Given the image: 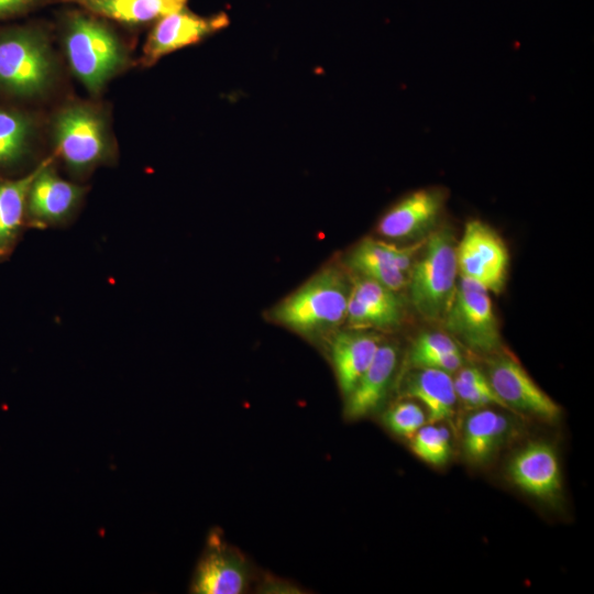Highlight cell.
<instances>
[{"label": "cell", "instance_id": "obj_1", "mask_svg": "<svg viewBox=\"0 0 594 594\" xmlns=\"http://www.w3.org/2000/svg\"><path fill=\"white\" fill-rule=\"evenodd\" d=\"M352 282L337 267H326L276 304L271 318L305 337L334 330L345 321Z\"/></svg>", "mask_w": 594, "mask_h": 594}, {"label": "cell", "instance_id": "obj_2", "mask_svg": "<svg viewBox=\"0 0 594 594\" xmlns=\"http://www.w3.org/2000/svg\"><path fill=\"white\" fill-rule=\"evenodd\" d=\"M54 63L45 33L34 25L0 28V99L21 103L43 95Z\"/></svg>", "mask_w": 594, "mask_h": 594}, {"label": "cell", "instance_id": "obj_3", "mask_svg": "<svg viewBox=\"0 0 594 594\" xmlns=\"http://www.w3.org/2000/svg\"><path fill=\"white\" fill-rule=\"evenodd\" d=\"M457 240L448 226L426 238L408 274L407 287L416 311L427 321L441 322L457 290Z\"/></svg>", "mask_w": 594, "mask_h": 594}, {"label": "cell", "instance_id": "obj_4", "mask_svg": "<svg viewBox=\"0 0 594 594\" xmlns=\"http://www.w3.org/2000/svg\"><path fill=\"white\" fill-rule=\"evenodd\" d=\"M64 44L74 74L92 92L99 91L127 62L117 34L101 20L72 12L64 23Z\"/></svg>", "mask_w": 594, "mask_h": 594}, {"label": "cell", "instance_id": "obj_5", "mask_svg": "<svg viewBox=\"0 0 594 594\" xmlns=\"http://www.w3.org/2000/svg\"><path fill=\"white\" fill-rule=\"evenodd\" d=\"M54 141L56 154L75 176L88 174L112 156L106 122L87 106H70L58 113Z\"/></svg>", "mask_w": 594, "mask_h": 594}, {"label": "cell", "instance_id": "obj_6", "mask_svg": "<svg viewBox=\"0 0 594 594\" xmlns=\"http://www.w3.org/2000/svg\"><path fill=\"white\" fill-rule=\"evenodd\" d=\"M441 323L455 341L477 354L488 356L502 350L490 292L475 282L460 277Z\"/></svg>", "mask_w": 594, "mask_h": 594}, {"label": "cell", "instance_id": "obj_7", "mask_svg": "<svg viewBox=\"0 0 594 594\" xmlns=\"http://www.w3.org/2000/svg\"><path fill=\"white\" fill-rule=\"evenodd\" d=\"M487 359L485 374L507 410L546 422L559 419L560 406L536 384L515 356L499 350Z\"/></svg>", "mask_w": 594, "mask_h": 594}, {"label": "cell", "instance_id": "obj_8", "mask_svg": "<svg viewBox=\"0 0 594 594\" xmlns=\"http://www.w3.org/2000/svg\"><path fill=\"white\" fill-rule=\"evenodd\" d=\"M460 277L483 286L488 292H503L509 264L508 250L498 233L480 219L469 220L457 242Z\"/></svg>", "mask_w": 594, "mask_h": 594}, {"label": "cell", "instance_id": "obj_9", "mask_svg": "<svg viewBox=\"0 0 594 594\" xmlns=\"http://www.w3.org/2000/svg\"><path fill=\"white\" fill-rule=\"evenodd\" d=\"M85 193V187L55 172L52 157L40 162L26 198L28 228L67 227L75 219Z\"/></svg>", "mask_w": 594, "mask_h": 594}, {"label": "cell", "instance_id": "obj_10", "mask_svg": "<svg viewBox=\"0 0 594 594\" xmlns=\"http://www.w3.org/2000/svg\"><path fill=\"white\" fill-rule=\"evenodd\" d=\"M426 238L406 246L365 238L352 249L346 264L359 275L398 293L407 286L409 271Z\"/></svg>", "mask_w": 594, "mask_h": 594}, {"label": "cell", "instance_id": "obj_11", "mask_svg": "<svg viewBox=\"0 0 594 594\" xmlns=\"http://www.w3.org/2000/svg\"><path fill=\"white\" fill-rule=\"evenodd\" d=\"M447 200L441 187L414 190L395 202L381 218L377 232L392 240H411L431 233Z\"/></svg>", "mask_w": 594, "mask_h": 594}, {"label": "cell", "instance_id": "obj_12", "mask_svg": "<svg viewBox=\"0 0 594 594\" xmlns=\"http://www.w3.org/2000/svg\"><path fill=\"white\" fill-rule=\"evenodd\" d=\"M509 480L536 499L556 504L562 495V474L554 448L534 441L517 451L507 465Z\"/></svg>", "mask_w": 594, "mask_h": 594}, {"label": "cell", "instance_id": "obj_13", "mask_svg": "<svg viewBox=\"0 0 594 594\" xmlns=\"http://www.w3.org/2000/svg\"><path fill=\"white\" fill-rule=\"evenodd\" d=\"M228 23L229 18L223 12L202 16L183 9L170 13L160 19L148 34L143 62L152 65L168 53L200 42Z\"/></svg>", "mask_w": 594, "mask_h": 594}, {"label": "cell", "instance_id": "obj_14", "mask_svg": "<svg viewBox=\"0 0 594 594\" xmlns=\"http://www.w3.org/2000/svg\"><path fill=\"white\" fill-rule=\"evenodd\" d=\"M36 136L34 117L19 103L0 99V176L25 173L32 158Z\"/></svg>", "mask_w": 594, "mask_h": 594}, {"label": "cell", "instance_id": "obj_15", "mask_svg": "<svg viewBox=\"0 0 594 594\" xmlns=\"http://www.w3.org/2000/svg\"><path fill=\"white\" fill-rule=\"evenodd\" d=\"M249 583L244 560L233 551L209 543L195 571L190 591L196 594H240Z\"/></svg>", "mask_w": 594, "mask_h": 594}, {"label": "cell", "instance_id": "obj_16", "mask_svg": "<svg viewBox=\"0 0 594 594\" xmlns=\"http://www.w3.org/2000/svg\"><path fill=\"white\" fill-rule=\"evenodd\" d=\"M381 343L377 333L359 328L340 331L332 338L331 361L339 387L345 397L373 361Z\"/></svg>", "mask_w": 594, "mask_h": 594}, {"label": "cell", "instance_id": "obj_17", "mask_svg": "<svg viewBox=\"0 0 594 594\" xmlns=\"http://www.w3.org/2000/svg\"><path fill=\"white\" fill-rule=\"evenodd\" d=\"M513 421L502 411L482 407L473 409L462 426V451L473 464L490 462L502 449L513 430Z\"/></svg>", "mask_w": 594, "mask_h": 594}, {"label": "cell", "instance_id": "obj_18", "mask_svg": "<svg viewBox=\"0 0 594 594\" xmlns=\"http://www.w3.org/2000/svg\"><path fill=\"white\" fill-rule=\"evenodd\" d=\"M398 362L395 344L382 342L376 354L346 396L345 415L359 419L374 411L384 400Z\"/></svg>", "mask_w": 594, "mask_h": 594}, {"label": "cell", "instance_id": "obj_19", "mask_svg": "<svg viewBox=\"0 0 594 594\" xmlns=\"http://www.w3.org/2000/svg\"><path fill=\"white\" fill-rule=\"evenodd\" d=\"M38 164L20 176H0V263L10 258L29 229L26 198Z\"/></svg>", "mask_w": 594, "mask_h": 594}, {"label": "cell", "instance_id": "obj_20", "mask_svg": "<svg viewBox=\"0 0 594 594\" xmlns=\"http://www.w3.org/2000/svg\"><path fill=\"white\" fill-rule=\"evenodd\" d=\"M404 394L424 405L428 422L448 421L454 415L458 397L448 372L415 369L405 382Z\"/></svg>", "mask_w": 594, "mask_h": 594}, {"label": "cell", "instance_id": "obj_21", "mask_svg": "<svg viewBox=\"0 0 594 594\" xmlns=\"http://www.w3.org/2000/svg\"><path fill=\"white\" fill-rule=\"evenodd\" d=\"M87 12L127 24L160 20L185 8L188 0H59Z\"/></svg>", "mask_w": 594, "mask_h": 594}, {"label": "cell", "instance_id": "obj_22", "mask_svg": "<svg viewBox=\"0 0 594 594\" xmlns=\"http://www.w3.org/2000/svg\"><path fill=\"white\" fill-rule=\"evenodd\" d=\"M453 383L458 400L465 407L477 409L495 405L506 409L493 391L486 374L479 367L463 365L457 371Z\"/></svg>", "mask_w": 594, "mask_h": 594}, {"label": "cell", "instance_id": "obj_23", "mask_svg": "<svg viewBox=\"0 0 594 594\" xmlns=\"http://www.w3.org/2000/svg\"><path fill=\"white\" fill-rule=\"evenodd\" d=\"M413 452L428 464L441 466L451 457V436L440 422L424 425L411 438Z\"/></svg>", "mask_w": 594, "mask_h": 594}, {"label": "cell", "instance_id": "obj_24", "mask_svg": "<svg viewBox=\"0 0 594 594\" xmlns=\"http://www.w3.org/2000/svg\"><path fill=\"white\" fill-rule=\"evenodd\" d=\"M351 295L392 318L398 326L403 319V304L397 293L365 276L352 280Z\"/></svg>", "mask_w": 594, "mask_h": 594}, {"label": "cell", "instance_id": "obj_25", "mask_svg": "<svg viewBox=\"0 0 594 594\" xmlns=\"http://www.w3.org/2000/svg\"><path fill=\"white\" fill-rule=\"evenodd\" d=\"M383 420L392 432L409 439L428 421L426 410L415 400L396 403L386 410Z\"/></svg>", "mask_w": 594, "mask_h": 594}, {"label": "cell", "instance_id": "obj_26", "mask_svg": "<svg viewBox=\"0 0 594 594\" xmlns=\"http://www.w3.org/2000/svg\"><path fill=\"white\" fill-rule=\"evenodd\" d=\"M461 351L455 340L447 332L429 331L421 333L413 342L408 361L414 369L437 355Z\"/></svg>", "mask_w": 594, "mask_h": 594}, {"label": "cell", "instance_id": "obj_27", "mask_svg": "<svg viewBox=\"0 0 594 594\" xmlns=\"http://www.w3.org/2000/svg\"><path fill=\"white\" fill-rule=\"evenodd\" d=\"M48 0H0V20L20 15Z\"/></svg>", "mask_w": 594, "mask_h": 594}]
</instances>
